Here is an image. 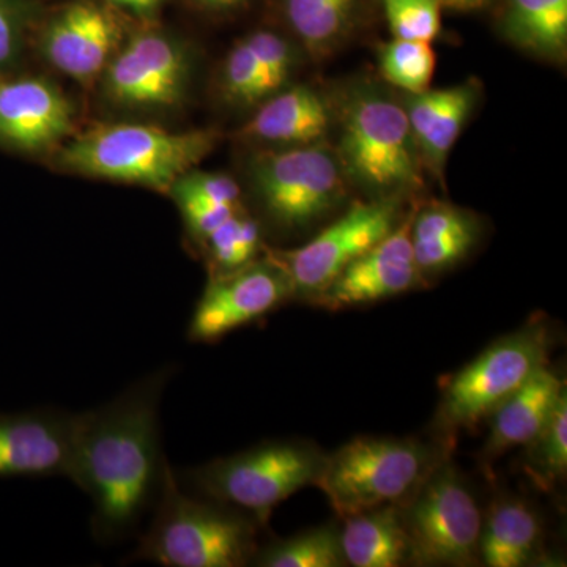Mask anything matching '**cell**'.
<instances>
[{
  "mask_svg": "<svg viewBox=\"0 0 567 567\" xmlns=\"http://www.w3.org/2000/svg\"><path fill=\"white\" fill-rule=\"evenodd\" d=\"M173 369L126 388L106 405L78 417L69 480L91 498L93 537L118 543L158 503L169 464L162 446L159 404Z\"/></svg>",
  "mask_w": 567,
  "mask_h": 567,
  "instance_id": "1",
  "label": "cell"
},
{
  "mask_svg": "<svg viewBox=\"0 0 567 567\" xmlns=\"http://www.w3.org/2000/svg\"><path fill=\"white\" fill-rule=\"evenodd\" d=\"M259 520L188 491L169 468L151 524L128 559L164 567H240L252 563Z\"/></svg>",
  "mask_w": 567,
  "mask_h": 567,
  "instance_id": "2",
  "label": "cell"
},
{
  "mask_svg": "<svg viewBox=\"0 0 567 567\" xmlns=\"http://www.w3.org/2000/svg\"><path fill=\"white\" fill-rule=\"evenodd\" d=\"M213 130L169 132L145 123H110L71 140L59 153L69 173L169 193L218 145Z\"/></svg>",
  "mask_w": 567,
  "mask_h": 567,
  "instance_id": "3",
  "label": "cell"
},
{
  "mask_svg": "<svg viewBox=\"0 0 567 567\" xmlns=\"http://www.w3.org/2000/svg\"><path fill=\"white\" fill-rule=\"evenodd\" d=\"M324 461L322 451L309 443L278 440L175 475L194 494L237 507L265 525L276 506L316 486Z\"/></svg>",
  "mask_w": 567,
  "mask_h": 567,
  "instance_id": "4",
  "label": "cell"
},
{
  "mask_svg": "<svg viewBox=\"0 0 567 567\" xmlns=\"http://www.w3.org/2000/svg\"><path fill=\"white\" fill-rule=\"evenodd\" d=\"M346 177L374 197L423 188V163L404 106L380 93H357L346 104L336 151Z\"/></svg>",
  "mask_w": 567,
  "mask_h": 567,
  "instance_id": "5",
  "label": "cell"
},
{
  "mask_svg": "<svg viewBox=\"0 0 567 567\" xmlns=\"http://www.w3.org/2000/svg\"><path fill=\"white\" fill-rule=\"evenodd\" d=\"M435 466L434 451L417 440L360 436L327 456L316 486L344 518L402 505Z\"/></svg>",
  "mask_w": 567,
  "mask_h": 567,
  "instance_id": "6",
  "label": "cell"
},
{
  "mask_svg": "<svg viewBox=\"0 0 567 567\" xmlns=\"http://www.w3.org/2000/svg\"><path fill=\"white\" fill-rule=\"evenodd\" d=\"M249 181L267 218L282 233L319 223L346 199V174L324 142L256 153Z\"/></svg>",
  "mask_w": 567,
  "mask_h": 567,
  "instance_id": "7",
  "label": "cell"
},
{
  "mask_svg": "<svg viewBox=\"0 0 567 567\" xmlns=\"http://www.w3.org/2000/svg\"><path fill=\"white\" fill-rule=\"evenodd\" d=\"M409 561L417 566H472L480 559L483 517L457 470L436 464L401 506Z\"/></svg>",
  "mask_w": 567,
  "mask_h": 567,
  "instance_id": "8",
  "label": "cell"
},
{
  "mask_svg": "<svg viewBox=\"0 0 567 567\" xmlns=\"http://www.w3.org/2000/svg\"><path fill=\"white\" fill-rule=\"evenodd\" d=\"M550 336L532 323L499 339L451 380L440 405L445 429L472 427L546 368Z\"/></svg>",
  "mask_w": 567,
  "mask_h": 567,
  "instance_id": "9",
  "label": "cell"
},
{
  "mask_svg": "<svg viewBox=\"0 0 567 567\" xmlns=\"http://www.w3.org/2000/svg\"><path fill=\"white\" fill-rule=\"evenodd\" d=\"M401 200L371 197L368 203L354 204L301 248L268 249L289 276L293 297L311 300L358 257L393 233L399 226Z\"/></svg>",
  "mask_w": 567,
  "mask_h": 567,
  "instance_id": "10",
  "label": "cell"
},
{
  "mask_svg": "<svg viewBox=\"0 0 567 567\" xmlns=\"http://www.w3.org/2000/svg\"><path fill=\"white\" fill-rule=\"evenodd\" d=\"M293 297L292 284L270 254L264 259L212 276L189 319L186 338L215 344L227 334L262 320Z\"/></svg>",
  "mask_w": 567,
  "mask_h": 567,
  "instance_id": "11",
  "label": "cell"
},
{
  "mask_svg": "<svg viewBox=\"0 0 567 567\" xmlns=\"http://www.w3.org/2000/svg\"><path fill=\"white\" fill-rule=\"evenodd\" d=\"M188 55L159 32H141L123 44L103 73L104 92L117 106L166 110L185 96Z\"/></svg>",
  "mask_w": 567,
  "mask_h": 567,
  "instance_id": "12",
  "label": "cell"
},
{
  "mask_svg": "<svg viewBox=\"0 0 567 567\" xmlns=\"http://www.w3.org/2000/svg\"><path fill=\"white\" fill-rule=\"evenodd\" d=\"M78 417L51 406L0 413V480L69 476Z\"/></svg>",
  "mask_w": 567,
  "mask_h": 567,
  "instance_id": "13",
  "label": "cell"
},
{
  "mask_svg": "<svg viewBox=\"0 0 567 567\" xmlns=\"http://www.w3.org/2000/svg\"><path fill=\"white\" fill-rule=\"evenodd\" d=\"M420 281L410 216L309 301L328 311H339L395 297L413 289Z\"/></svg>",
  "mask_w": 567,
  "mask_h": 567,
  "instance_id": "14",
  "label": "cell"
},
{
  "mask_svg": "<svg viewBox=\"0 0 567 567\" xmlns=\"http://www.w3.org/2000/svg\"><path fill=\"white\" fill-rule=\"evenodd\" d=\"M121 22L99 3L74 2L59 11L41 35V54L81 84L103 76L121 50Z\"/></svg>",
  "mask_w": 567,
  "mask_h": 567,
  "instance_id": "15",
  "label": "cell"
},
{
  "mask_svg": "<svg viewBox=\"0 0 567 567\" xmlns=\"http://www.w3.org/2000/svg\"><path fill=\"white\" fill-rule=\"evenodd\" d=\"M73 130V106L44 78L0 76V145L25 153L47 152Z\"/></svg>",
  "mask_w": 567,
  "mask_h": 567,
  "instance_id": "16",
  "label": "cell"
},
{
  "mask_svg": "<svg viewBox=\"0 0 567 567\" xmlns=\"http://www.w3.org/2000/svg\"><path fill=\"white\" fill-rule=\"evenodd\" d=\"M477 99L480 87L475 81L406 96L404 110L421 163L439 182H443L450 153L475 110Z\"/></svg>",
  "mask_w": 567,
  "mask_h": 567,
  "instance_id": "17",
  "label": "cell"
},
{
  "mask_svg": "<svg viewBox=\"0 0 567 567\" xmlns=\"http://www.w3.org/2000/svg\"><path fill=\"white\" fill-rule=\"evenodd\" d=\"M330 122V106L323 95L309 85H297L264 100L238 134L278 148L300 147L324 142Z\"/></svg>",
  "mask_w": 567,
  "mask_h": 567,
  "instance_id": "18",
  "label": "cell"
},
{
  "mask_svg": "<svg viewBox=\"0 0 567 567\" xmlns=\"http://www.w3.org/2000/svg\"><path fill=\"white\" fill-rule=\"evenodd\" d=\"M566 394L561 377L543 368L524 386L496 406L484 456L496 457L517 446H528L546 427Z\"/></svg>",
  "mask_w": 567,
  "mask_h": 567,
  "instance_id": "19",
  "label": "cell"
},
{
  "mask_svg": "<svg viewBox=\"0 0 567 567\" xmlns=\"http://www.w3.org/2000/svg\"><path fill=\"white\" fill-rule=\"evenodd\" d=\"M480 219L447 203L425 204L412 215V248L420 278L461 262L481 238Z\"/></svg>",
  "mask_w": 567,
  "mask_h": 567,
  "instance_id": "20",
  "label": "cell"
},
{
  "mask_svg": "<svg viewBox=\"0 0 567 567\" xmlns=\"http://www.w3.org/2000/svg\"><path fill=\"white\" fill-rule=\"evenodd\" d=\"M346 565L395 567L409 561L401 505H388L344 517L339 529Z\"/></svg>",
  "mask_w": 567,
  "mask_h": 567,
  "instance_id": "21",
  "label": "cell"
},
{
  "mask_svg": "<svg viewBox=\"0 0 567 567\" xmlns=\"http://www.w3.org/2000/svg\"><path fill=\"white\" fill-rule=\"evenodd\" d=\"M540 522L525 503L499 499L483 522L480 559L488 567L527 566L539 550Z\"/></svg>",
  "mask_w": 567,
  "mask_h": 567,
  "instance_id": "22",
  "label": "cell"
},
{
  "mask_svg": "<svg viewBox=\"0 0 567 567\" xmlns=\"http://www.w3.org/2000/svg\"><path fill=\"white\" fill-rule=\"evenodd\" d=\"M502 29L520 50L561 62L567 48V0H506Z\"/></svg>",
  "mask_w": 567,
  "mask_h": 567,
  "instance_id": "23",
  "label": "cell"
},
{
  "mask_svg": "<svg viewBox=\"0 0 567 567\" xmlns=\"http://www.w3.org/2000/svg\"><path fill=\"white\" fill-rule=\"evenodd\" d=\"M358 0H284L292 31L316 58H323L344 40Z\"/></svg>",
  "mask_w": 567,
  "mask_h": 567,
  "instance_id": "24",
  "label": "cell"
},
{
  "mask_svg": "<svg viewBox=\"0 0 567 567\" xmlns=\"http://www.w3.org/2000/svg\"><path fill=\"white\" fill-rule=\"evenodd\" d=\"M251 565L260 567H339L346 565L339 529H308L257 548Z\"/></svg>",
  "mask_w": 567,
  "mask_h": 567,
  "instance_id": "25",
  "label": "cell"
},
{
  "mask_svg": "<svg viewBox=\"0 0 567 567\" xmlns=\"http://www.w3.org/2000/svg\"><path fill=\"white\" fill-rule=\"evenodd\" d=\"M212 276L229 274L254 262L262 248V229L244 210L235 213L204 241Z\"/></svg>",
  "mask_w": 567,
  "mask_h": 567,
  "instance_id": "26",
  "label": "cell"
},
{
  "mask_svg": "<svg viewBox=\"0 0 567 567\" xmlns=\"http://www.w3.org/2000/svg\"><path fill=\"white\" fill-rule=\"evenodd\" d=\"M435 63L434 48L425 41L394 39L380 47V73L406 93H420L431 87Z\"/></svg>",
  "mask_w": 567,
  "mask_h": 567,
  "instance_id": "27",
  "label": "cell"
},
{
  "mask_svg": "<svg viewBox=\"0 0 567 567\" xmlns=\"http://www.w3.org/2000/svg\"><path fill=\"white\" fill-rule=\"evenodd\" d=\"M221 92L233 106H254L270 96L262 66L245 39L235 43L224 61Z\"/></svg>",
  "mask_w": 567,
  "mask_h": 567,
  "instance_id": "28",
  "label": "cell"
},
{
  "mask_svg": "<svg viewBox=\"0 0 567 567\" xmlns=\"http://www.w3.org/2000/svg\"><path fill=\"white\" fill-rule=\"evenodd\" d=\"M567 395L555 409L554 415L539 435L529 443V475L544 487H550L567 470Z\"/></svg>",
  "mask_w": 567,
  "mask_h": 567,
  "instance_id": "29",
  "label": "cell"
},
{
  "mask_svg": "<svg viewBox=\"0 0 567 567\" xmlns=\"http://www.w3.org/2000/svg\"><path fill=\"white\" fill-rule=\"evenodd\" d=\"M394 39L432 43L442 31V0H383Z\"/></svg>",
  "mask_w": 567,
  "mask_h": 567,
  "instance_id": "30",
  "label": "cell"
},
{
  "mask_svg": "<svg viewBox=\"0 0 567 567\" xmlns=\"http://www.w3.org/2000/svg\"><path fill=\"white\" fill-rule=\"evenodd\" d=\"M256 54L265 74L270 96L281 91L292 74L295 52L292 44L284 37L270 31H257L245 37Z\"/></svg>",
  "mask_w": 567,
  "mask_h": 567,
  "instance_id": "31",
  "label": "cell"
},
{
  "mask_svg": "<svg viewBox=\"0 0 567 567\" xmlns=\"http://www.w3.org/2000/svg\"><path fill=\"white\" fill-rule=\"evenodd\" d=\"M171 194H186L205 203L221 207L241 208L240 186L229 175L212 173H188L174 183Z\"/></svg>",
  "mask_w": 567,
  "mask_h": 567,
  "instance_id": "32",
  "label": "cell"
},
{
  "mask_svg": "<svg viewBox=\"0 0 567 567\" xmlns=\"http://www.w3.org/2000/svg\"><path fill=\"white\" fill-rule=\"evenodd\" d=\"M31 10L22 0H0V76L20 61Z\"/></svg>",
  "mask_w": 567,
  "mask_h": 567,
  "instance_id": "33",
  "label": "cell"
},
{
  "mask_svg": "<svg viewBox=\"0 0 567 567\" xmlns=\"http://www.w3.org/2000/svg\"><path fill=\"white\" fill-rule=\"evenodd\" d=\"M173 196L178 208H181L183 221H185L189 237L199 246H203L204 241L207 240L224 221H227L230 216L244 210V208L235 210V208L205 203L203 199L186 196V194H173Z\"/></svg>",
  "mask_w": 567,
  "mask_h": 567,
  "instance_id": "34",
  "label": "cell"
},
{
  "mask_svg": "<svg viewBox=\"0 0 567 567\" xmlns=\"http://www.w3.org/2000/svg\"><path fill=\"white\" fill-rule=\"evenodd\" d=\"M107 2L122 7V9L132 10L137 14H151L158 10L153 6L152 0H107Z\"/></svg>",
  "mask_w": 567,
  "mask_h": 567,
  "instance_id": "35",
  "label": "cell"
},
{
  "mask_svg": "<svg viewBox=\"0 0 567 567\" xmlns=\"http://www.w3.org/2000/svg\"><path fill=\"white\" fill-rule=\"evenodd\" d=\"M194 2L199 3V6L205 7V9L229 10L241 6V3H245L246 0H194Z\"/></svg>",
  "mask_w": 567,
  "mask_h": 567,
  "instance_id": "36",
  "label": "cell"
},
{
  "mask_svg": "<svg viewBox=\"0 0 567 567\" xmlns=\"http://www.w3.org/2000/svg\"><path fill=\"white\" fill-rule=\"evenodd\" d=\"M488 0H442L443 6L454 10H475L486 6Z\"/></svg>",
  "mask_w": 567,
  "mask_h": 567,
  "instance_id": "37",
  "label": "cell"
},
{
  "mask_svg": "<svg viewBox=\"0 0 567 567\" xmlns=\"http://www.w3.org/2000/svg\"><path fill=\"white\" fill-rule=\"evenodd\" d=\"M163 2L164 0H152V3L156 7V9H159V6H162Z\"/></svg>",
  "mask_w": 567,
  "mask_h": 567,
  "instance_id": "38",
  "label": "cell"
}]
</instances>
